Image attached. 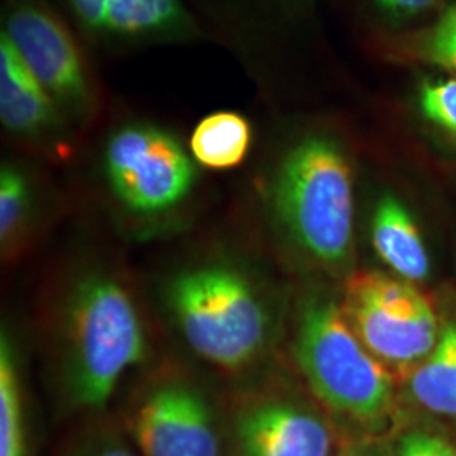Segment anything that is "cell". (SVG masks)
I'll return each mask as SVG.
<instances>
[{
    "instance_id": "6da1fadb",
    "label": "cell",
    "mask_w": 456,
    "mask_h": 456,
    "mask_svg": "<svg viewBox=\"0 0 456 456\" xmlns=\"http://www.w3.org/2000/svg\"><path fill=\"white\" fill-rule=\"evenodd\" d=\"M66 386L82 408H103L120 379L146 359L147 337L129 291L112 276L73 286L63 310Z\"/></svg>"
},
{
    "instance_id": "7a4b0ae2",
    "label": "cell",
    "mask_w": 456,
    "mask_h": 456,
    "mask_svg": "<svg viewBox=\"0 0 456 456\" xmlns=\"http://www.w3.org/2000/svg\"><path fill=\"white\" fill-rule=\"evenodd\" d=\"M166 303L191 350L239 372L264 357L273 322L259 289L239 269L198 265L173 277Z\"/></svg>"
},
{
    "instance_id": "3957f363",
    "label": "cell",
    "mask_w": 456,
    "mask_h": 456,
    "mask_svg": "<svg viewBox=\"0 0 456 456\" xmlns=\"http://www.w3.org/2000/svg\"><path fill=\"white\" fill-rule=\"evenodd\" d=\"M274 208L294 244L326 267H340L354 245V180L342 149L308 137L277 173Z\"/></svg>"
},
{
    "instance_id": "277c9868",
    "label": "cell",
    "mask_w": 456,
    "mask_h": 456,
    "mask_svg": "<svg viewBox=\"0 0 456 456\" xmlns=\"http://www.w3.org/2000/svg\"><path fill=\"white\" fill-rule=\"evenodd\" d=\"M296 359L316 397L335 412L365 424L391 412L392 370L362 343L342 305L318 299L305 306Z\"/></svg>"
},
{
    "instance_id": "5b68a950",
    "label": "cell",
    "mask_w": 456,
    "mask_h": 456,
    "mask_svg": "<svg viewBox=\"0 0 456 456\" xmlns=\"http://www.w3.org/2000/svg\"><path fill=\"white\" fill-rule=\"evenodd\" d=\"M342 310L362 343L391 370L419 365L440 338L428 296L412 282L377 271L346 279Z\"/></svg>"
},
{
    "instance_id": "8992f818",
    "label": "cell",
    "mask_w": 456,
    "mask_h": 456,
    "mask_svg": "<svg viewBox=\"0 0 456 456\" xmlns=\"http://www.w3.org/2000/svg\"><path fill=\"white\" fill-rule=\"evenodd\" d=\"M103 167L117 200L141 215L173 210L196 183L195 163L178 139L144 124L114 132L105 147Z\"/></svg>"
},
{
    "instance_id": "52a82bcc",
    "label": "cell",
    "mask_w": 456,
    "mask_h": 456,
    "mask_svg": "<svg viewBox=\"0 0 456 456\" xmlns=\"http://www.w3.org/2000/svg\"><path fill=\"white\" fill-rule=\"evenodd\" d=\"M132 436L144 456H220V435L207 397L171 379L142 395L131 418Z\"/></svg>"
},
{
    "instance_id": "ba28073f",
    "label": "cell",
    "mask_w": 456,
    "mask_h": 456,
    "mask_svg": "<svg viewBox=\"0 0 456 456\" xmlns=\"http://www.w3.org/2000/svg\"><path fill=\"white\" fill-rule=\"evenodd\" d=\"M232 450L233 456H331L333 433L299 401L259 392L233 414Z\"/></svg>"
},
{
    "instance_id": "9c48e42d",
    "label": "cell",
    "mask_w": 456,
    "mask_h": 456,
    "mask_svg": "<svg viewBox=\"0 0 456 456\" xmlns=\"http://www.w3.org/2000/svg\"><path fill=\"white\" fill-rule=\"evenodd\" d=\"M2 33L56 103L69 109L86 105L90 88L80 51L56 17L22 4L9 14Z\"/></svg>"
},
{
    "instance_id": "30bf717a",
    "label": "cell",
    "mask_w": 456,
    "mask_h": 456,
    "mask_svg": "<svg viewBox=\"0 0 456 456\" xmlns=\"http://www.w3.org/2000/svg\"><path fill=\"white\" fill-rule=\"evenodd\" d=\"M0 118L7 131L28 137L48 134L60 120L56 102L4 33L0 36Z\"/></svg>"
},
{
    "instance_id": "8fae6325",
    "label": "cell",
    "mask_w": 456,
    "mask_h": 456,
    "mask_svg": "<svg viewBox=\"0 0 456 456\" xmlns=\"http://www.w3.org/2000/svg\"><path fill=\"white\" fill-rule=\"evenodd\" d=\"M77 16L100 33L146 36L181 28L180 0H68Z\"/></svg>"
},
{
    "instance_id": "7c38bea8",
    "label": "cell",
    "mask_w": 456,
    "mask_h": 456,
    "mask_svg": "<svg viewBox=\"0 0 456 456\" xmlns=\"http://www.w3.org/2000/svg\"><path fill=\"white\" fill-rule=\"evenodd\" d=\"M372 244L377 256L404 281L418 282L429 274V257L419 228L395 196H382L375 207Z\"/></svg>"
},
{
    "instance_id": "4fadbf2b",
    "label": "cell",
    "mask_w": 456,
    "mask_h": 456,
    "mask_svg": "<svg viewBox=\"0 0 456 456\" xmlns=\"http://www.w3.org/2000/svg\"><path fill=\"white\" fill-rule=\"evenodd\" d=\"M411 394L424 409L456 416V323L441 330L429 355L411 377Z\"/></svg>"
},
{
    "instance_id": "5bb4252c",
    "label": "cell",
    "mask_w": 456,
    "mask_h": 456,
    "mask_svg": "<svg viewBox=\"0 0 456 456\" xmlns=\"http://www.w3.org/2000/svg\"><path fill=\"white\" fill-rule=\"evenodd\" d=\"M252 144L248 120L235 112L205 117L191 134L190 151L196 163L210 169H230L244 161Z\"/></svg>"
},
{
    "instance_id": "9a60e30c",
    "label": "cell",
    "mask_w": 456,
    "mask_h": 456,
    "mask_svg": "<svg viewBox=\"0 0 456 456\" xmlns=\"http://www.w3.org/2000/svg\"><path fill=\"white\" fill-rule=\"evenodd\" d=\"M0 456H26V431L20 380L14 348L0 340Z\"/></svg>"
},
{
    "instance_id": "2e32d148",
    "label": "cell",
    "mask_w": 456,
    "mask_h": 456,
    "mask_svg": "<svg viewBox=\"0 0 456 456\" xmlns=\"http://www.w3.org/2000/svg\"><path fill=\"white\" fill-rule=\"evenodd\" d=\"M29 210V181L14 166H4L0 173V242L4 254L16 247L24 233Z\"/></svg>"
},
{
    "instance_id": "e0dca14e",
    "label": "cell",
    "mask_w": 456,
    "mask_h": 456,
    "mask_svg": "<svg viewBox=\"0 0 456 456\" xmlns=\"http://www.w3.org/2000/svg\"><path fill=\"white\" fill-rule=\"evenodd\" d=\"M419 105L429 122L456 135V78L423 83Z\"/></svg>"
},
{
    "instance_id": "ac0fdd59",
    "label": "cell",
    "mask_w": 456,
    "mask_h": 456,
    "mask_svg": "<svg viewBox=\"0 0 456 456\" xmlns=\"http://www.w3.org/2000/svg\"><path fill=\"white\" fill-rule=\"evenodd\" d=\"M421 54L433 65L456 71V4L450 5L421 43Z\"/></svg>"
},
{
    "instance_id": "d6986e66",
    "label": "cell",
    "mask_w": 456,
    "mask_h": 456,
    "mask_svg": "<svg viewBox=\"0 0 456 456\" xmlns=\"http://www.w3.org/2000/svg\"><path fill=\"white\" fill-rule=\"evenodd\" d=\"M386 11L395 16H414L433 7L436 0H377Z\"/></svg>"
},
{
    "instance_id": "ffe728a7",
    "label": "cell",
    "mask_w": 456,
    "mask_h": 456,
    "mask_svg": "<svg viewBox=\"0 0 456 456\" xmlns=\"http://www.w3.org/2000/svg\"><path fill=\"white\" fill-rule=\"evenodd\" d=\"M397 456H426L424 433L412 431L406 435L397 448Z\"/></svg>"
},
{
    "instance_id": "44dd1931",
    "label": "cell",
    "mask_w": 456,
    "mask_h": 456,
    "mask_svg": "<svg viewBox=\"0 0 456 456\" xmlns=\"http://www.w3.org/2000/svg\"><path fill=\"white\" fill-rule=\"evenodd\" d=\"M426 456H456V448L450 441L424 433Z\"/></svg>"
},
{
    "instance_id": "7402d4cb",
    "label": "cell",
    "mask_w": 456,
    "mask_h": 456,
    "mask_svg": "<svg viewBox=\"0 0 456 456\" xmlns=\"http://www.w3.org/2000/svg\"><path fill=\"white\" fill-rule=\"evenodd\" d=\"M338 456H380L375 453L372 448L367 446H350L346 450H343L342 453Z\"/></svg>"
},
{
    "instance_id": "603a6c76",
    "label": "cell",
    "mask_w": 456,
    "mask_h": 456,
    "mask_svg": "<svg viewBox=\"0 0 456 456\" xmlns=\"http://www.w3.org/2000/svg\"><path fill=\"white\" fill-rule=\"evenodd\" d=\"M86 456H134L131 452L124 450V448H118V446H110V448H105V450H98L95 453H90Z\"/></svg>"
}]
</instances>
